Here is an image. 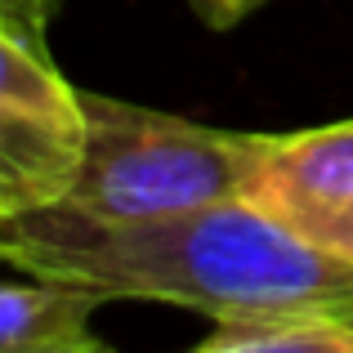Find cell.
<instances>
[{
  "instance_id": "cell-2",
  "label": "cell",
  "mask_w": 353,
  "mask_h": 353,
  "mask_svg": "<svg viewBox=\"0 0 353 353\" xmlns=\"http://www.w3.org/2000/svg\"><path fill=\"white\" fill-rule=\"evenodd\" d=\"M85 157L63 206L108 219H148L246 197L273 134H228L183 117L85 94Z\"/></svg>"
},
{
  "instance_id": "cell-3",
  "label": "cell",
  "mask_w": 353,
  "mask_h": 353,
  "mask_svg": "<svg viewBox=\"0 0 353 353\" xmlns=\"http://www.w3.org/2000/svg\"><path fill=\"white\" fill-rule=\"evenodd\" d=\"M246 201L264 206L304 241L353 259V121L273 139Z\"/></svg>"
},
{
  "instance_id": "cell-9",
  "label": "cell",
  "mask_w": 353,
  "mask_h": 353,
  "mask_svg": "<svg viewBox=\"0 0 353 353\" xmlns=\"http://www.w3.org/2000/svg\"><path fill=\"white\" fill-rule=\"evenodd\" d=\"M331 304H336V313H345V318L353 322V295H349V300H331Z\"/></svg>"
},
{
  "instance_id": "cell-1",
  "label": "cell",
  "mask_w": 353,
  "mask_h": 353,
  "mask_svg": "<svg viewBox=\"0 0 353 353\" xmlns=\"http://www.w3.org/2000/svg\"><path fill=\"white\" fill-rule=\"evenodd\" d=\"M0 255L108 300H170L210 318L353 295V259L304 241L246 197L148 219H108L63 201L18 210L0 215Z\"/></svg>"
},
{
  "instance_id": "cell-5",
  "label": "cell",
  "mask_w": 353,
  "mask_h": 353,
  "mask_svg": "<svg viewBox=\"0 0 353 353\" xmlns=\"http://www.w3.org/2000/svg\"><path fill=\"white\" fill-rule=\"evenodd\" d=\"M108 295L59 277L5 282L0 291V345L5 353H103L90 313Z\"/></svg>"
},
{
  "instance_id": "cell-8",
  "label": "cell",
  "mask_w": 353,
  "mask_h": 353,
  "mask_svg": "<svg viewBox=\"0 0 353 353\" xmlns=\"http://www.w3.org/2000/svg\"><path fill=\"white\" fill-rule=\"evenodd\" d=\"M259 5H264V0H192V14L206 27L224 32V27H233L237 18H246L250 9H259Z\"/></svg>"
},
{
  "instance_id": "cell-4",
  "label": "cell",
  "mask_w": 353,
  "mask_h": 353,
  "mask_svg": "<svg viewBox=\"0 0 353 353\" xmlns=\"http://www.w3.org/2000/svg\"><path fill=\"white\" fill-rule=\"evenodd\" d=\"M85 157V125L0 108V215L68 201Z\"/></svg>"
},
{
  "instance_id": "cell-6",
  "label": "cell",
  "mask_w": 353,
  "mask_h": 353,
  "mask_svg": "<svg viewBox=\"0 0 353 353\" xmlns=\"http://www.w3.org/2000/svg\"><path fill=\"white\" fill-rule=\"evenodd\" d=\"M197 353H353V322L336 304H282V309L219 313Z\"/></svg>"
},
{
  "instance_id": "cell-7",
  "label": "cell",
  "mask_w": 353,
  "mask_h": 353,
  "mask_svg": "<svg viewBox=\"0 0 353 353\" xmlns=\"http://www.w3.org/2000/svg\"><path fill=\"white\" fill-rule=\"evenodd\" d=\"M63 0H0V32L27 36V41L45 45V27L59 14Z\"/></svg>"
}]
</instances>
